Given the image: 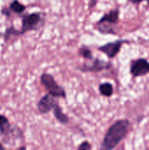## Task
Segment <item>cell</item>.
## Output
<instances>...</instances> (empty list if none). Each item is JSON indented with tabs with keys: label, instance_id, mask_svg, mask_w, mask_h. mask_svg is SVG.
Wrapping results in <instances>:
<instances>
[{
	"label": "cell",
	"instance_id": "1",
	"mask_svg": "<svg viewBox=\"0 0 149 150\" xmlns=\"http://www.w3.org/2000/svg\"><path fill=\"white\" fill-rule=\"evenodd\" d=\"M130 128V121L128 120H119L115 121L107 130L100 149L111 150L116 149L120 142L126 137Z\"/></svg>",
	"mask_w": 149,
	"mask_h": 150
},
{
	"label": "cell",
	"instance_id": "2",
	"mask_svg": "<svg viewBox=\"0 0 149 150\" xmlns=\"http://www.w3.org/2000/svg\"><path fill=\"white\" fill-rule=\"evenodd\" d=\"M119 21V10L114 9L111 10L109 12L104 14L102 18L96 23L97 28L100 33L103 34H114L116 35L117 33L115 32V25Z\"/></svg>",
	"mask_w": 149,
	"mask_h": 150
},
{
	"label": "cell",
	"instance_id": "3",
	"mask_svg": "<svg viewBox=\"0 0 149 150\" xmlns=\"http://www.w3.org/2000/svg\"><path fill=\"white\" fill-rule=\"evenodd\" d=\"M0 135L5 144H11L15 139L23 136V133L19 127H13L9 120L0 113Z\"/></svg>",
	"mask_w": 149,
	"mask_h": 150
},
{
	"label": "cell",
	"instance_id": "4",
	"mask_svg": "<svg viewBox=\"0 0 149 150\" xmlns=\"http://www.w3.org/2000/svg\"><path fill=\"white\" fill-rule=\"evenodd\" d=\"M44 22L43 14L40 11H35L32 13L25 14L21 19V29L20 34H24L29 31H36Z\"/></svg>",
	"mask_w": 149,
	"mask_h": 150
},
{
	"label": "cell",
	"instance_id": "5",
	"mask_svg": "<svg viewBox=\"0 0 149 150\" xmlns=\"http://www.w3.org/2000/svg\"><path fill=\"white\" fill-rule=\"evenodd\" d=\"M40 83L41 84L46 88V90L53 95L54 97L59 98H67V93L65 89L61 86L54 79V77L48 73H43L40 76Z\"/></svg>",
	"mask_w": 149,
	"mask_h": 150
},
{
	"label": "cell",
	"instance_id": "6",
	"mask_svg": "<svg viewBox=\"0 0 149 150\" xmlns=\"http://www.w3.org/2000/svg\"><path fill=\"white\" fill-rule=\"evenodd\" d=\"M126 43H129V41L126 40H117L112 42L105 43L100 46L97 49L100 52L104 53L109 59H113L119 54L122 47Z\"/></svg>",
	"mask_w": 149,
	"mask_h": 150
},
{
	"label": "cell",
	"instance_id": "7",
	"mask_svg": "<svg viewBox=\"0 0 149 150\" xmlns=\"http://www.w3.org/2000/svg\"><path fill=\"white\" fill-rule=\"evenodd\" d=\"M112 67V63L110 62H105L103 60H100L99 58H95L92 60V62L90 64L83 63L77 67V69L83 73L88 72H101L103 70L110 69Z\"/></svg>",
	"mask_w": 149,
	"mask_h": 150
},
{
	"label": "cell",
	"instance_id": "8",
	"mask_svg": "<svg viewBox=\"0 0 149 150\" xmlns=\"http://www.w3.org/2000/svg\"><path fill=\"white\" fill-rule=\"evenodd\" d=\"M130 73L133 77L144 76L149 74V62L145 58L133 60L130 64Z\"/></svg>",
	"mask_w": 149,
	"mask_h": 150
},
{
	"label": "cell",
	"instance_id": "9",
	"mask_svg": "<svg viewBox=\"0 0 149 150\" xmlns=\"http://www.w3.org/2000/svg\"><path fill=\"white\" fill-rule=\"evenodd\" d=\"M57 105H59L57 98L47 93L39 100L37 103V109L40 114H47L53 111Z\"/></svg>",
	"mask_w": 149,
	"mask_h": 150
},
{
	"label": "cell",
	"instance_id": "10",
	"mask_svg": "<svg viewBox=\"0 0 149 150\" xmlns=\"http://www.w3.org/2000/svg\"><path fill=\"white\" fill-rule=\"evenodd\" d=\"M53 113L54 118L61 123V124H68L69 121V118L68 117L67 114H65L61 109V107L60 106V105H57L54 109L53 110Z\"/></svg>",
	"mask_w": 149,
	"mask_h": 150
},
{
	"label": "cell",
	"instance_id": "11",
	"mask_svg": "<svg viewBox=\"0 0 149 150\" xmlns=\"http://www.w3.org/2000/svg\"><path fill=\"white\" fill-rule=\"evenodd\" d=\"M98 90H99L100 94L102 96H104V97H106V98L112 97L113 95V91H114L112 83H111L109 82L100 83L99 87H98Z\"/></svg>",
	"mask_w": 149,
	"mask_h": 150
},
{
	"label": "cell",
	"instance_id": "12",
	"mask_svg": "<svg viewBox=\"0 0 149 150\" xmlns=\"http://www.w3.org/2000/svg\"><path fill=\"white\" fill-rule=\"evenodd\" d=\"M25 9H26V6L23 4L22 3H20L18 0H13L9 5V10L17 14H20L24 12Z\"/></svg>",
	"mask_w": 149,
	"mask_h": 150
},
{
	"label": "cell",
	"instance_id": "13",
	"mask_svg": "<svg viewBox=\"0 0 149 150\" xmlns=\"http://www.w3.org/2000/svg\"><path fill=\"white\" fill-rule=\"evenodd\" d=\"M21 35L20 34V31L17 30L14 26H10L8 27L4 34V41L8 42L10 39H11V37H18Z\"/></svg>",
	"mask_w": 149,
	"mask_h": 150
},
{
	"label": "cell",
	"instance_id": "14",
	"mask_svg": "<svg viewBox=\"0 0 149 150\" xmlns=\"http://www.w3.org/2000/svg\"><path fill=\"white\" fill-rule=\"evenodd\" d=\"M78 54L84 59H87V60H90V61H92L94 60L93 58V54H92V51L90 50V47H88L87 46H82L79 50H78Z\"/></svg>",
	"mask_w": 149,
	"mask_h": 150
},
{
	"label": "cell",
	"instance_id": "15",
	"mask_svg": "<svg viewBox=\"0 0 149 150\" xmlns=\"http://www.w3.org/2000/svg\"><path fill=\"white\" fill-rule=\"evenodd\" d=\"M92 149V146H91V144L89 142H87V141H85V142H83L78 147H77V149L79 150H90Z\"/></svg>",
	"mask_w": 149,
	"mask_h": 150
},
{
	"label": "cell",
	"instance_id": "16",
	"mask_svg": "<svg viewBox=\"0 0 149 150\" xmlns=\"http://www.w3.org/2000/svg\"><path fill=\"white\" fill-rule=\"evenodd\" d=\"M130 3H132L133 4H136V5H138V4H141L143 1H148V0H128Z\"/></svg>",
	"mask_w": 149,
	"mask_h": 150
},
{
	"label": "cell",
	"instance_id": "17",
	"mask_svg": "<svg viewBox=\"0 0 149 150\" xmlns=\"http://www.w3.org/2000/svg\"><path fill=\"white\" fill-rule=\"evenodd\" d=\"M0 149H4V146L0 142Z\"/></svg>",
	"mask_w": 149,
	"mask_h": 150
},
{
	"label": "cell",
	"instance_id": "18",
	"mask_svg": "<svg viewBox=\"0 0 149 150\" xmlns=\"http://www.w3.org/2000/svg\"><path fill=\"white\" fill-rule=\"evenodd\" d=\"M26 149V147H20V148H18V149Z\"/></svg>",
	"mask_w": 149,
	"mask_h": 150
},
{
	"label": "cell",
	"instance_id": "19",
	"mask_svg": "<svg viewBox=\"0 0 149 150\" xmlns=\"http://www.w3.org/2000/svg\"><path fill=\"white\" fill-rule=\"evenodd\" d=\"M147 3H148V8H149V0H148V1H147Z\"/></svg>",
	"mask_w": 149,
	"mask_h": 150
}]
</instances>
